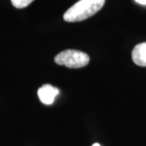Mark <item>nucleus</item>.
I'll list each match as a JSON object with an SVG mask.
<instances>
[{
	"mask_svg": "<svg viewBox=\"0 0 146 146\" xmlns=\"http://www.w3.org/2000/svg\"><path fill=\"white\" fill-rule=\"evenodd\" d=\"M106 0H80L72 6L63 15L67 22H79L88 19L98 12Z\"/></svg>",
	"mask_w": 146,
	"mask_h": 146,
	"instance_id": "f257e3e1",
	"label": "nucleus"
},
{
	"mask_svg": "<svg viewBox=\"0 0 146 146\" xmlns=\"http://www.w3.org/2000/svg\"><path fill=\"white\" fill-rule=\"evenodd\" d=\"M54 62L69 68H80L89 63V56L80 50H66L55 56Z\"/></svg>",
	"mask_w": 146,
	"mask_h": 146,
	"instance_id": "f03ea898",
	"label": "nucleus"
},
{
	"mask_svg": "<svg viewBox=\"0 0 146 146\" xmlns=\"http://www.w3.org/2000/svg\"><path fill=\"white\" fill-rule=\"evenodd\" d=\"M59 94V89L51 84H45L37 91L38 98L43 104L51 105Z\"/></svg>",
	"mask_w": 146,
	"mask_h": 146,
	"instance_id": "7ed1b4c3",
	"label": "nucleus"
},
{
	"mask_svg": "<svg viewBox=\"0 0 146 146\" xmlns=\"http://www.w3.org/2000/svg\"><path fill=\"white\" fill-rule=\"evenodd\" d=\"M131 58L136 65L146 67V42L140 43L134 47Z\"/></svg>",
	"mask_w": 146,
	"mask_h": 146,
	"instance_id": "20e7f679",
	"label": "nucleus"
},
{
	"mask_svg": "<svg viewBox=\"0 0 146 146\" xmlns=\"http://www.w3.org/2000/svg\"><path fill=\"white\" fill-rule=\"evenodd\" d=\"M11 1L12 5L16 8H24L28 7L34 0H11Z\"/></svg>",
	"mask_w": 146,
	"mask_h": 146,
	"instance_id": "39448f33",
	"label": "nucleus"
},
{
	"mask_svg": "<svg viewBox=\"0 0 146 146\" xmlns=\"http://www.w3.org/2000/svg\"><path fill=\"white\" fill-rule=\"evenodd\" d=\"M135 1L141 5H146V0H135Z\"/></svg>",
	"mask_w": 146,
	"mask_h": 146,
	"instance_id": "423d86ee",
	"label": "nucleus"
},
{
	"mask_svg": "<svg viewBox=\"0 0 146 146\" xmlns=\"http://www.w3.org/2000/svg\"><path fill=\"white\" fill-rule=\"evenodd\" d=\"M92 146H101V145H100L98 143H95V144H94Z\"/></svg>",
	"mask_w": 146,
	"mask_h": 146,
	"instance_id": "0eeeda50",
	"label": "nucleus"
}]
</instances>
